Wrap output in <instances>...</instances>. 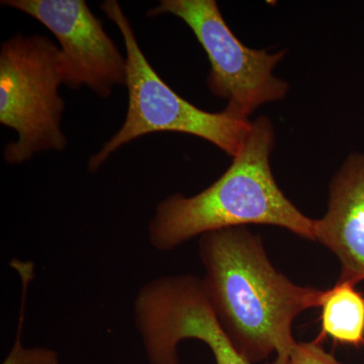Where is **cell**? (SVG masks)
<instances>
[{
	"mask_svg": "<svg viewBox=\"0 0 364 364\" xmlns=\"http://www.w3.org/2000/svg\"><path fill=\"white\" fill-rule=\"evenodd\" d=\"M198 255L205 294L236 350L251 364L273 353L274 364H289L298 345L294 318L320 308L324 291L299 286L275 269L260 236L246 226L202 235Z\"/></svg>",
	"mask_w": 364,
	"mask_h": 364,
	"instance_id": "cell-1",
	"label": "cell"
},
{
	"mask_svg": "<svg viewBox=\"0 0 364 364\" xmlns=\"http://www.w3.org/2000/svg\"><path fill=\"white\" fill-rule=\"evenodd\" d=\"M272 119L251 123L240 151L229 168L198 195L174 193L158 203L148 224L152 247L167 252L208 232L247 225H269L315 241L314 223L282 193L273 176Z\"/></svg>",
	"mask_w": 364,
	"mask_h": 364,
	"instance_id": "cell-2",
	"label": "cell"
},
{
	"mask_svg": "<svg viewBox=\"0 0 364 364\" xmlns=\"http://www.w3.org/2000/svg\"><path fill=\"white\" fill-rule=\"evenodd\" d=\"M100 9L121 32L126 46L128 112L119 130L90 157L88 170L97 172L112 154L149 134L173 132L203 139L230 157L240 151L252 121L227 107L210 112L198 109L171 90L150 65L129 18L117 0H105Z\"/></svg>",
	"mask_w": 364,
	"mask_h": 364,
	"instance_id": "cell-3",
	"label": "cell"
},
{
	"mask_svg": "<svg viewBox=\"0 0 364 364\" xmlns=\"http://www.w3.org/2000/svg\"><path fill=\"white\" fill-rule=\"evenodd\" d=\"M65 83V64L58 46L44 36H14L0 50V123L18 134L7 144L4 160L20 164L33 155L63 151L61 130L65 102L59 87Z\"/></svg>",
	"mask_w": 364,
	"mask_h": 364,
	"instance_id": "cell-4",
	"label": "cell"
},
{
	"mask_svg": "<svg viewBox=\"0 0 364 364\" xmlns=\"http://www.w3.org/2000/svg\"><path fill=\"white\" fill-rule=\"evenodd\" d=\"M172 14L181 18L202 45L210 70L208 90L227 100V109L249 119L258 107L284 100L289 85L273 74L287 50L251 49L238 40L215 0H161L148 16Z\"/></svg>",
	"mask_w": 364,
	"mask_h": 364,
	"instance_id": "cell-5",
	"label": "cell"
},
{
	"mask_svg": "<svg viewBox=\"0 0 364 364\" xmlns=\"http://www.w3.org/2000/svg\"><path fill=\"white\" fill-rule=\"evenodd\" d=\"M136 331L150 364H179V342L208 345L217 364H251L230 341L208 301L203 279L191 274L150 280L134 301Z\"/></svg>",
	"mask_w": 364,
	"mask_h": 364,
	"instance_id": "cell-6",
	"label": "cell"
},
{
	"mask_svg": "<svg viewBox=\"0 0 364 364\" xmlns=\"http://www.w3.org/2000/svg\"><path fill=\"white\" fill-rule=\"evenodd\" d=\"M1 4L28 14L56 37L68 87L87 86L107 98L114 86L126 85V57L85 0H4Z\"/></svg>",
	"mask_w": 364,
	"mask_h": 364,
	"instance_id": "cell-7",
	"label": "cell"
},
{
	"mask_svg": "<svg viewBox=\"0 0 364 364\" xmlns=\"http://www.w3.org/2000/svg\"><path fill=\"white\" fill-rule=\"evenodd\" d=\"M315 241L337 256V282H364V153L352 152L329 186L327 212L314 223Z\"/></svg>",
	"mask_w": 364,
	"mask_h": 364,
	"instance_id": "cell-8",
	"label": "cell"
},
{
	"mask_svg": "<svg viewBox=\"0 0 364 364\" xmlns=\"http://www.w3.org/2000/svg\"><path fill=\"white\" fill-rule=\"evenodd\" d=\"M321 332L318 341L330 337L335 343L364 346V296L348 282H337L324 291L321 301Z\"/></svg>",
	"mask_w": 364,
	"mask_h": 364,
	"instance_id": "cell-9",
	"label": "cell"
},
{
	"mask_svg": "<svg viewBox=\"0 0 364 364\" xmlns=\"http://www.w3.org/2000/svg\"><path fill=\"white\" fill-rule=\"evenodd\" d=\"M289 364H342L333 354L325 350L322 342L298 343L291 354Z\"/></svg>",
	"mask_w": 364,
	"mask_h": 364,
	"instance_id": "cell-10",
	"label": "cell"
},
{
	"mask_svg": "<svg viewBox=\"0 0 364 364\" xmlns=\"http://www.w3.org/2000/svg\"><path fill=\"white\" fill-rule=\"evenodd\" d=\"M4 364H58L57 354L48 349L23 350L14 345V350Z\"/></svg>",
	"mask_w": 364,
	"mask_h": 364,
	"instance_id": "cell-11",
	"label": "cell"
}]
</instances>
